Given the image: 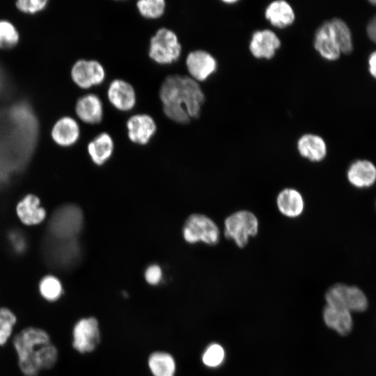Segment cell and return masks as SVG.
<instances>
[{"mask_svg":"<svg viewBox=\"0 0 376 376\" xmlns=\"http://www.w3.org/2000/svg\"><path fill=\"white\" fill-rule=\"evenodd\" d=\"M101 339L99 322L93 316L79 319L72 331V347L80 354L93 352Z\"/></svg>","mask_w":376,"mask_h":376,"instance_id":"8","label":"cell"},{"mask_svg":"<svg viewBox=\"0 0 376 376\" xmlns=\"http://www.w3.org/2000/svg\"><path fill=\"white\" fill-rule=\"evenodd\" d=\"M135 7L141 17L155 20L164 15L167 2L165 0H139L136 1Z\"/></svg>","mask_w":376,"mask_h":376,"instance_id":"26","label":"cell"},{"mask_svg":"<svg viewBox=\"0 0 376 376\" xmlns=\"http://www.w3.org/2000/svg\"><path fill=\"white\" fill-rule=\"evenodd\" d=\"M367 33L369 38L376 43V15L370 20L367 26Z\"/></svg>","mask_w":376,"mask_h":376,"instance_id":"34","label":"cell"},{"mask_svg":"<svg viewBox=\"0 0 376 376\" xmlns=\"http://www.w3.org/2000/svg\"><path fill=\"white\" fill-rule=\"evenodd\" d=\"M114 150V141L107 132H101L87 145L88 153L93 162L102 166L112 156Z\"/></svg>","mask_w":376,"mask_h":376,"instance_id":"18","label":"cell"},{"mask_svg":"<svg viewBox=\"0 0 376 376\" xmlns=\"http://www.w3.org/2000/svg\"><path fill=\"white\" fill-rule=\"evenodd\" d=\"M129 140L133 143L145 146L153 138L157 131L155 118L146 113H136L130 116L125 122Z\"/></svg>","mask_w":376,"mask_h":376,"instance_id":"11","label":"cell"},{"mask_svg":"<svg viewBox=\"0 0 376 376\" xmlns=\"http://www.w3.org/2000/svg\"><path fill=\"white\" fill-rule=\"evenodd\" d=\"M13 345L24 376H37L40 371L52 368L58 361V349L43 329L28 327L22 329L14 336Z\"/></svg>","mask_w":376,"mask_h":376,"instance_id":"2","label":"cell"},{"mask_svg":"<svg viewBox=\"0 0 376 376\" xmlns=\"http://www.w3.org/2000/svg\"><path fill=\"white\" fill-rule=\"evenodd\" d=\"M70 76L77 87L88 90L103 84L107 77V72L104 66L98 60L80 58L72 65Z\"/></svg>","mask_w":376,"mask_h":376,"instance_id":"9","label":"cell"},{"mask_svg":"<svg viewBox=\"0 0 376 376\" xmlns=\"http://www.w3.org/2000/svg\"><path fill=\"white\" fill-rule=\"evenodd\" d=\"M182 236L189 244L201 242L208 245H216L219 241L220 230L209 217L194 213L189 215L185 221Z\"/></svg>","mask_w":376,"mask_h":376,"instance_id":"6","label":"cell"},{"mask_svg":"<svg viewBox=\"0 0 376 376\" xmlns=\"http://www.w3.org/2000/svg\"><path fill=\"white\" fill-rule=\"evenodd\" d=\"M144 278L149 285H158L162 279V270L161 267L155 264L148 266L145 271Z\"/></svg>","mask_w":376,"mask_h":376,"instance_id":"32","label":"cell"},{"mask_svg":"<svg viewBox=\"0 0 376 376\" xmlns=\"http://www.w3.org/2000/svg\"><path fill=\"white\" fill-rule=\"evenodd\" d=\"M17 214L21 221L31 226L41 223L46 215V212L40 205L39 198L33 194L26 195L17 205Z\"/></svg>","mask_w":376,"mask_h":376,"instance_id":"21","label":"cell"},{"mask_svg":"<svg viewBox=\"0 0 376 376\" xmlns=\"http://www.w3.org/2000/svg\"><path fill=\"white\" fill-rule=\"evenodd\" d=\"M225 357L223 347L218 343H211L207 346L202 354L203 364L209 368H216L220 366Z\"/></svg>","mask_w":376,"mask_h":376,"instance_id":"29","label":"cell"},{"mask_svg":"<svg viewBox=\"0 0 376 376\" xmlns=\"http://www.w3.org/2000/svg\"><path fill=\"white\" fill-rule=\"evenodd\" d=\"M8 240L13 250L21 253L26 248V241L22 233L13 230L9 233Z\"/></svg>","mask_w":376,"mask_h":376,"instance_id":"33","label":"cell"},{"mask_svg":"<svg viewBox=\"0 0 376 376\" xmlns=\"http://www.w3.org/2000/svg\"><path fill=\"white\" fill-rule=\"evenodd\" d=\"M326 325L342 336L347 335L352 329L351 312L326 305L322 311Z\"/></svg>","mask_w":376,"mask_h":376,"instance_id":"23","label":"cell"},{"mask_svg":"<svg viewBox=\"0 0 376 376\" xmlns=\"http://www.w3.org/2000/svg\"><path fill=\"white\" fill-rule=\"evenodd\" d=\"M107 98L116 110L121 112L132 111L137 103L134 86L121 78H116L110 81L107 89Z\"/></svg>","mask_w":376,"mask_h":376,"instance_id":"10","label":"cell"},{"mask_svg":"<svg viewBox=\"0 0 376 376\" xmlns=\"http://www.w3.org/2000/svg\"><path fill=\"white\" fill-rule=\"evenodd\" d=\"M281 42L277 35L269 29L255 31L249 42V50L258 59H272L280 48Z\"/></svg>","mask_w":376,"mask_h":376,"instance_id":"14","label":"cell"},{"mask_svg":"<svg viewBox=\"0 0 376 376\" xmlns=\"http://www.w3.org/2000/svg\"><path fill=\"white\" fill-rule=\"evenodd\" d=\"M224 224L225 237L232 240L239 248L244 247L249 237L256 236L258 231V220L249 210L233 212L225 219Z\"/></svg>","mask_w":376,"mask_h":376,"instance_id":"5","label":"cell"},{"mask_svg":"<svg viewBox=\"0 0 376 376\" xmlns=\"http://www.w3.org/2000/svg\"><path fill=\"white\" fill-rule=\"evenodd\" d=\"M276 201L279 212L287 217H297L304 210V198L299 191L292 188L281 190Z\"/></svg>","mask_w":376,"mask_h":376,"instance_id":"22","label":"cell"},{"mask_svg":"<svg viewBox=\"0 0 376 376\" xmlns=\"http://www.w3.org/2000/svg\"><path fill=\"white\" fill-rule=\"evenodd\" d=\"M370 2L376 6V0L375 1H370Z\"/></svg>","mask_w":376,"mask_h":376,"instance_id":"36","label":"cell"},{"mask_svg":"<svg viewBox=\"0 0 376 376\" xmlns=\"http://www.w3.org/2000/svg\"><path fill=\"white\" fill-rule=\"evenodd\" d=\"M81 134L79 123L72 117L63 116L54 125L52 137L54 142L63 147H68L76 143Z\"/></svg>","mask_w":376,"mask_h":376,"instance_id":"16","label":"cell"},{"mask_svg":"<svg viewBox=\"0 0 376 376\" xmlns=\"http://www.w3.org/2000/svg\"><path fill=\"white\" fill-rule=\"evenodd\" d=\"M329 22L340 53H350L352 51V40L351 32L347 24L337 17L333 18Z\"/></svg>","mask_w":376,"mask_h":376,"instance_id":"25","label":"cell"},{"mask_svg":"<svg viewBox=\"0 0 376 376\" xmlns=\"http://www.w3.org/2000/svg\"><path fill=\"white\" fill-rule=\"evenodd\" d=\"M370 74L376 78V51L373 52L368 59Z\"/></svg>","mask_w":376,"mask_h":376,"instance_id":"35","label":"cell"},{"mask_svg":"<svg viewBox=\"0 0 376 376\" xmlns=\"http://www.w3.org/2000/svg\"><path fill=\"white\" fill-rule=\"evenodd\" d=\"M46 0H22L16 3L17 7L27 13H34L42 10L47 5Z\"/></svg>","mask_w":376,"mask_h":376,"instance_id":"31","label":"cell"},{"mask_svg":"<svg viewBox=\"0 0 376 376\" xmlns=\"http://www.w3.org/2000/svg\"><path fill=\"white\" fill-rule=\"evenodd\" d=\"M299 155L311 162L322 161L327 155V148L324 140L319 135L304 134L297 142Z\"/></svg>","mask_w":376,"mask_h":376,"instance_id":"17","label":"cell"},{"mask_svg":"<svg viewBox=\"0 0 376 376\" xmlns=\"http://www.w3.org/2000/svg\"><path fill=\"white\" fill-rule=\"evenodd\" d=\"M182 52L178 35L170 28L159 27L149 39L148 56L157 65L173 64L179 60Z\"/></svg>","mask_w":376,"mask_h":376,"instance_id":"3","label":"cell"},{"mask_svg":"<svg viewBox=\"0 0 376 376\" xmlns=\"http://www.w3.org/2000/svg\"><path fill=\"white\" fill-rule=\"evenodd\" d=\"M18 40L19 34L15 26L8 21L0 20V48L10 49Z\"/></svg>","mask_w":376,"mask_h":376,"instance_id":"30","label":"cell"},{"mask_svg":"<svg viewBox=\"0 0 376 376\" xmlns=\"http://www.w3.org/2000/svg\"><path fill=\"white\" fill-rule=\"evenodd\" d=\"M313 45L319 54L326 60H337L340 52L336 43L329 21L322 23L317 29Z\"/></svg>","mask_w":376,"mask_h":376,"instance_id":"15","label":"cell"},{"mask_svg":"<svg viewBox=\"0 0 376 376\" xmlns=\"http://www.w3.org/2000/svg\"><path fill=\"white\" fill-rule=\"evenodd\" d=\"M148 368L152 376H175L176 361L169 352L157 350L148 357Z\"/></svg>","mask_w":376,"mask_h":376,"instance_id":"24","label":"cell"},{"mask_svg":"<svg viewBox=\"0 0 376 376\" xmlns=\"http://www.w3.org/2000/svg\"><path fill=\"white\" fill-rule=\"evenodd\" d=\"M38 290L40 296L49 302L56 301L63 293L62 283L53 275L44 276L39 282Z\"/></svg>","mask_w":376,"mask_h":376,"instance_id":"27","label":"cell"},{"mask_svg":"<svg viewBox=\"0 0 376 376\" xmlns=\"http://www.w3.org/2000/svg\"><path fill=\"white\" fill-rule=\"evenodd\" d=\"M17 321V318L13 311L7 307L0 308V346L10 340Z\"/></svg>","mask_w":376,"mask_h":376,"instance_id":"28","label":"cell"},{"mask_svg":"<svg viewBox=\"0 0 376 376\" xmlns=\"http://www.w3.org/2000/svg\"><path fill=\"white\" fill-rule=\"evenodd\" d=\"M75 111L81 122L91 125L101 123L104 116L102 100L93 93L80 96L75 103Z\"/></svg>","mask_w":376,"mask_h":376,"instance_id":"13","label":"cell"},{"mask_svg":"<svg viewBox=\"0 0 376 376\" xmlns=\"http://www.w3.org/2000/svg\"><path fill=\"white\" fill-rule=\"evenodd\" d=\"M327 305L350 312H362L368 307V299L359 288L336 283L331 286L325 293Z\"/></svg>","mask_w":376,"mask_h":376,"instance_id":"7","label":"cell"},{"mask_svg":"<svg viewBox=\"0 0 376 376\" xmlns=\"http://www.w3.org/2000/svg\"><path fill=\"white\" fill-rule=\"evenodd\" d=\"M185 66L189 77L200 83L206 81L216 72L218 64L216 58L210 52L203 49H196L187 54Z\"/></svg>","mask_w":376,"mask_h":376,"instance_id":"12","label":"cell"},{"mask_svg":"<svg viewBox=\"0 0 376 376\" xmlns=\"http://www.w3.org/2000/svg\"><path fill=\"white\" fill-rule=\"evenodd\" d=\"M158 96L164 115L171 122L187 125L198 118L205 101L198 82L187 75L171 74L162 81Z\"/></svg>","mask_w":376,"mask_h":376,"instance_id":"1","label":"cell"},{"mask_svg":"<svg viewBox=\"0 0 376 376\" xmlns=\"http://www.w3.org/2000/svg\"><path fill=\"white\" fill-rule=\"evenodd\" d=\"M347 176L356 187L363 188L373 185L376 180V167L368 160H357L349 167Z\"/></svg>","mask_w":376,"mask_h":376,"instance_id":"20","label":"cell"},{"mask_svg":"<svg viewBox=\"0 0 376 376\" xmlns=\"http://www.w3.org/2000/svg\"><path fill=\"white\" fill-rule=\"evenodd\" d=\"M265 17L272 26L278 29L287 28L295 20V13L292 7L283 0L271 2L265 8Z\"/></svg>","mask_w":376,"mask_h":376,"instance_id":"19","label":"cell"},{"mask_svg":"<svg viewBox=\"0 0 376 376\" xmlns=\"http://www.w3.org/2000/svg\"><path fill=\"white\" fill-rule=\"evenodd\" d=\"M82 210L73 204L59 207L49 221V229L54 238L58 240L77 239L82 230Z\"/></svg>","mask_w":376,"mask_h":376,"instance_id":"4","label":"cell"}]
</instances>
